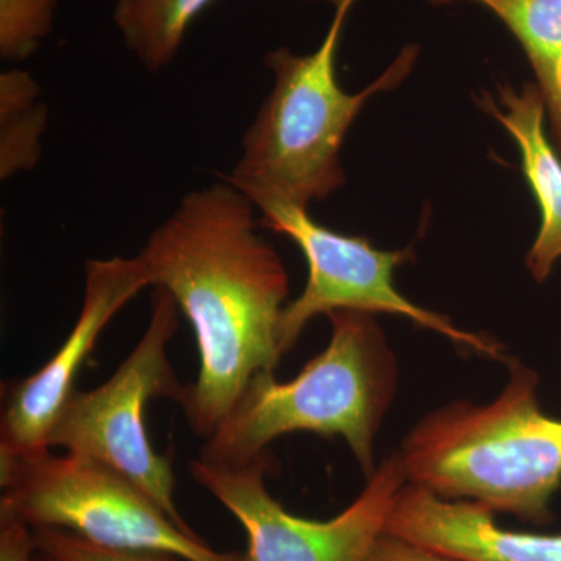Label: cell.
<instances>
[{
	"instance_id": "cell-1",
	"label": "cell",
	"mask_w": 561,
	"mask_h": 561,
	"mask_svg": "<svg viewBox=\"0 0 561 561\" xmlns=\"http://www.w3.org/2000/svg\"><path fill=\"white\" fill-rule=\"evenodd\" d=\"M256 206L227 180L181 198L138 256L151 287H164L190 321L201 368L180 405L192 432L208 440L260 371L283 353L279 323L289 275L257 232Z\"/></svg>"
},
{
	"instance_id": "cell-2",
	"label": "cell",
	"mask_w": 561,
	"mask_h": 561,
	"mask_svg": "<svg viewBox=\"0 0 561 561\" xmlns=\"http://www.w3.org/2000/svg\"><path fill=\"white\" fill-rule=\"evenodd\" d=\"M323 2L334 3L335 11L319 49L297 55L279 47L265 57L273 90L243 133L241 157L224 176L260 213L276 206L308 209L341 190V151L351 125L373 95L400 87L419 60L420 46L409 44L365 90L343 91L335 61L356 0Z\"/></svg>"
},
{
	"instance_id": "cell-3",
	"label": "cell",
	"mask_w": 561,
	"mask_h": 561,
	"mask_svg": "<svg viewBox=\"0 0 561 561\" xmlns=\"http://www.w3.org/2000/svg\"><path fill=\"white\" fill-rule=\"evenodd\" d=\"M508 367L496 400L430 413L398 454L408 482L542 526L561 486V420L541 411L537 375L518 360Z\"/></svg>"
},
{
	"instance_id": "cell-4",
	"label": "cell",
	"mask_w": 561,
	"mask_h": 561,
	"mask_svg": "<svg viewBox=\"0 0 561 561\" xmlns=\"http://www.w3.org/2000/svg\"><path fill=\"white\" fill-rule=\"evenodd\" d=\"M331 339L289 382L275 371L254 375L228 415L202 446L209 463H251L291 432L342 437L370 478L375 440L397 391V360L375 313H328Z\"/></svg>"
},
{
	"instance_id": "cell-5",
	"label": "cell",
	"mask_w": 561,
	"mask_h": 561,
	"mask_svg": "<svg viewBox=\"0 0 561 561\" xmlns=\"http://www.w3.org/2000/svg\"><path fill=\"white\" fill-rule=\"evenodd\" d=\"M0 516L32 529L72 531L103 548L171 553L184 561H247L184 530L149 493L102 461L50 451L0 461Z\"/></svg>"
},
{
	"instance_id": "cell-6",
	"label": "cell",
	"mask_w": 561,
	"mask_h": 561,
	"mask_svg": "<svg viewBox=\"0 0 561 561\" xmlns=\"http://www.w3.org/2000/svg\"><path fill=\"white\" fill-rule=\"evenodd\" d=\"M180 313L175 298L164 287H153L142 337L108 381L70 394L51 426L49 446L122 472L180 527L195 531L175 504L172 457L154 451L146 424V405L151 400L164 398L180 404L184 394L186 383L180 382L168 354L179 331Z\"/></svg>"
},
{
	"instance_id": "cell-7",
	"label": "cell",
	"mask_w": 561,
	"mask_h": 561,
	"mask_svg": "<svg viewBox=\"0 0 561 561\" xmlns=\"http://www.w3.org/2000/svg\"><path fill=\"white\" fill-rule=\"evenodd\" d=\"M271 451L228 467L190 461L191 478L238 519L247 535V561H364L386 531L398 493L408 482L400 454L376 468L345 511L327 522L287 512L265 485Z\"/></svg>"
},
{
	"instance_id": "cell-8",
	"label": "cell",
	"mask_w": 561,
	"mask_h": 561,
	"mask_svg": "<svg viewBox=\"0 0 561 561\" xmlns=\"http://www.w3.org/2000/svg\"><path fill=\"white\" fill-rule=\"evenodd\" d=\"M260 227L284 234L297 243L308 262L305 289L287 302L279 323L280 353H289L313 317L341 309L391 313L411 319L459 345L490 357H501V346L490 339L460 330L453 321L420 308L394 286V272L413 260L412 249H376L367 238L343 234L323 227L308 209L276 206L262 210Z\"/></svg>"
},
{
	"instance_id": "cell-9",
	"label": "cell",
	"mask_w": 561,
	"mask_h": 561,
	"mask_svg": "<svg viewBox=\"0 0 561 561\" xmlns=\"http://www.w3.org/2000/svg\"><path fill=\"white\" fill-rule=\"evenodd\" d=\"M146 287H151L150 276L138 254L84 264L83 305L68 339L38 371L10 391L0 420V461L49 451L51 426L77 390V375L102 331Z\"/></svg>"
},
{
	"instance_id": "cell-10",
	"label": "cell",
	"mask_w": 561,
	"mask_h": 561,
	"mask_svg": "<svg viewBox=\"0 0 561 561\" xmlns=\"http://www.w3.org/2000/svg\"><path fill=\"white\" fill-rule=\"evenodd\" d=\"M494 515L478 502L405 482L386 531L463 561H561V534L504 529Z\"/></svg>"
},
{
	"instance_id": "cell-11",
	"label": "cell",
	"mask_w": 561,
	"mask_h": 561,
	"mask_svg": "<svg viewBox=\"0 0 561 561\" xmlns=\"http://www.w3.org/2000/svg\"><path fill=\"white\" fill-rule=\"evenodd\" d=\"M481 108L511 133L522 153L524 176L537 198L541 221L527 253L526 265L538 283L551 276L561 260V154L546 135V105L537 83L522 91L500 84L496 101L482 92Z\"/></svg>"
},
{
	"instance_id": "cell-12",
	"label": "cell",
	"mask_w": 561,
	"mask_h": 561,
	"mask_svg": "<svg viewBox=\"0 0 561 561\" xmlns=\"http://www.w3.org/2000/svg\"><path fill=\"white\" fill-rule=\"evenodd\" d=\"M448 5L460 0H427ZM481 3L522 44L540 88L549 127L561 154V0H470Z\"/></svg>"
},
{
	"instance_id": "cell-13",
	"label": "cell",
	"mask_w": 561,
	"mask_h": 561,
	"mask_svg": "<svg viewBox=\"0 0 561 561\" xmlns=\"http://www.w3.org/2000/svg\"><path fill=\"white\" fill-rule=\"evenodd\" d=\"M214 0H114L113 21L125 47L147 72L171 66L192 22Z\"/></svg>"
},
{
	"instance_id": "cell-14",
	"label": "cell",
	"mask_w": 561,
	"mask_h": 561,
	"mask_svg": "<svg viewBox=\"0 0 561 561\" xmlns=\"http://www.w3.org/2000/svg\"><path fill=\"white\" fill-rule=\"evenodd\" d=\"M38 81L18 68L0 73V179L32 171L39 162L47 106Z\"/></svg>"
},
{
	"instance_id": "cell-15",
	"label": "cell",
	"mask_w": 561,
	"mask_h": 561,
	"mask_svg": "<svg viewBox=\"0 0 561 561\" xmlns=\"http://www.w3.org/2000/svg\"><path fill=\"white\" fill-rule=\"evenodd\" d=\"M60 0H0V58L24 62L54 28Z\"/></svg>"
},
{
	"instance_id": "cell-16",
	"label": "cell",
	"mask_w": 561,
	"mask_h": 561,
	"mask_svg": "<svg viewBox=\"0 0 561 561\" xmlns=\"http://www.w3.org/2000/svg\"><path fill=\"white\" fill-rule=\"evenodd\" d=\"M32 530L38 551L57 561H181L171 553L103 548L72 531L55 527Z\"/></svg>"
},
{
	"instance_id": "cell-17",
	"label": "cell",
	"mask_w": 561,
	"mask_h": 561,
	"mask_svg": "<svg viewBox=\"0 0 561 561\" xmlns=\"http://www.w3.org/2000/svg\"><path fill=\"white\" fill-rule=\"evenodd\" d=\"M364 561H463L383 531Z\"/></svg>"
},
{
	"instance_id": "cell-18",
	"label": "cell",
	"mask_w": 561,
	"mask_h": 561,
	"mask_svg": "<svg viewBox=\"0 0 561 561\" xmlns=\"http://www.w3.org/2000/svg\"><path fill=\"white\" fill-rule=\"evenodd\" d=\"M36 551L32 527L0 516V561H32Z\"/></svg>"
},
{
	"instance_id": "cell-19",
	"label": "cell",
	"mask_w": 561,
	"mask_h": 561,
	"mask_svg": "<svg viewBox=\"0 0 561 561\" xmlns=\"http://www.w3.org/2000/svg\"><path fill=\"white\" fill-rule=\"evenodd\" d=\"M32 561H57V560L51 559V557L47 556L46 552L36 551L35 556H33Z\"/></svg>"
}]
</instances>
